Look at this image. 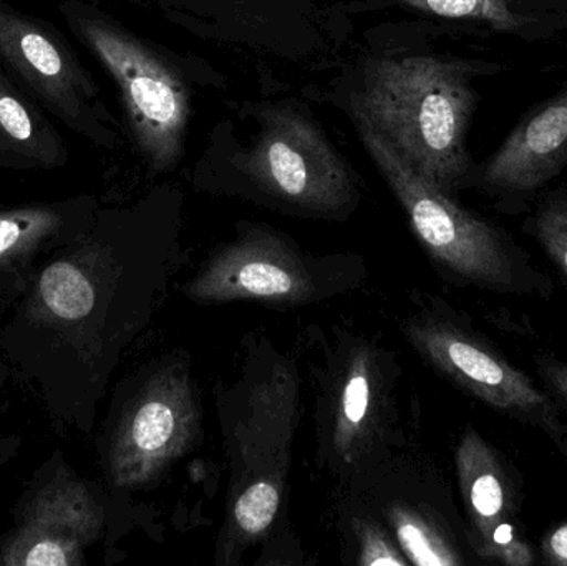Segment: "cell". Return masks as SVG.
<instances>
[{
	"instance_id": "4",
	"label": "cell",
	"mask_w": 567,
	"mask_h": 566,
	"mask_svg": "<svg viewBox=\"0 0 567 566\" xmlns=\"http://www.w3.org/2000/svg\"><path fill=\"white\" fill-rule=\"evenodd\" d=\"M56 9L115 83L130 136L150 175L172 172L182 162L192 115L185 80L152 43L96 3L60 0Z\"/></svg>"
},
{
	"instance_id": "12",
	"label": "cell",
	"mask_w": 567,
	"mask_h": 566,
	"mask_svg": "<svg viewBox=\"0 0 567 566\" xmlns=\"http://www.w3.org/2000/svg\"><path fill=\"white\" fill-rule=\"evenodd\" d=\"M567 166V76L526 110L492 156L476 168L475 185L496 212L525 215Z\"/></svg>"
},
{
	"instance_id": "7",
	"label": "cell",
	"mask_w": 567,
	"mask_h": 566,
	"mask_svg": "<svg viewBox=\"0 0 567 566\" xmlns=\"http://www.w3.org/2000/svg\"><path fill=\"white\" fill-rule=\"evenodd\" d=\"M402 331L440 378L496 414L538 429L561 452V414L551 395L513 364L466 312L429 298L403 322Z\"/></svg>"
},
{
	"instance_id": "5",
	"label": "cell",
	"mask_w": 567,
	"mask_h": 566,
	"mask_svg": "<svg viewBox=\"0 0 567 566\" xmlns=\"http://www.w3.org/2000/svg\"><path fill=\"white\" fill-rule=\"evenodd\" d=\"M365 276L360 256L310 255L278 229L241 223L238 235L208 256L182 292L198 305L296 308L352 291Z\"/></svg>"
},
{
	"instance_id": "20",
	"label": "cell",
	"mask_w": 567,
	"mask_h": 566,
	"mask_svg": "<svg viewBox=\"0 0 567 566\" xmlns=\"http://www.w3.org/2000/svg\"><path fill=\"white\" fill-rule=\"evenodd\" d=\"M350 534L355 544V560L359 566H409L405 555L393 541L390 532L372 515L357 512L350 517Z\"/></svg>"
},
{
	"instance_id": "3",
	"label": "cell",
	"mask_w": 567,
	"mask_h": 566,
	"mask_svg": "<svg viewBox=\"0 0 567 566\" xmlns=\"http://www.w3.org/2000/svg\"><path fill=\"white\" fill-rule=\"evenodd\" d=\"M353 125L373 165L382 173L410 228L442 278L458 288L509 298L551 299V276L536 266L525 246L499 223L465 208L420 175L352 103Z\"/></svg>"
},
{
	"instance_id": "8",
	"label": "cell",
	"mask_w": 567,
	"mask_h": 566,
	"mask_svg": "<svg viewBox=\"0 0 567 566\" xmlns=\"http://www.w3.org/2000/svg\"><path fill=\"white\" fill-rule=\"evenodd\" d=\"M231 162L261 198L293 215L343 219L360 202L352 166L322 128L292 106L262 110L258 136Z\"/></svg>"
},
{
	"instance_id": "2",
	"label": "cell",
	"mask_w": 567,
	"mask_h": 566,
	"mask_svg": "<svg viewBox=\"0 0 567 566\" xmlns=\"http://www.w3.org/2000/svg\"><path fill=\"white\" fill-rule=\"evenodd\" d=\"M502 63L435 55L375 59L367 65L355 105L433 186L456 198L475 185L468 133L478 109V76L498 75Z\"/></svg>"
},
{
	"instance_id": "13",
	"label": "cell",
	"mask_w": 567,
	"mask_h": 566,
	"mask_svg": "<svg viewBox=\"0 0 567 566\" xmlns=\"http://www.w3.org/2000/svg\"><path fill=\"white\" fill-rule=\"evenodd\" d=\"M350 484L363 485V501L375 505L372 517L390 532L410 565L463 566L472 562L465 521L456 514L452 495H443L446 488L430 495L423 487H392L377 467Z\"/></svg>"
},
{
	"instance_id": "22",
	"label": "cell",
	"mask_w": 567,
	"mask_h": 566,
	"mask_svg": "<svg viewBox=\"0 0 567 566\" xmlns=\"http://www.w3.org/2000/svg\"><path fill=\"white\" fill-rule=\"evenodd\" d=\"M539 557L549 566H567V521L549 528L539 541Z\"/></svg>"
},
{
	"instance_id": "10",
	"label": "cell",
	"mask_w": 567,
	"mask_h": 566,
	"mask_svg": "<svg viewBox=\"0 0 567 566\" xmlns=\"http://www.w3.org/2000/svg\"><path fill=\"white\" fill-rule=\"evenodd\" d=\"M202 404L186 358L172 356L150 372L120 418L109 474L120 488H140L188 454L202 431Z\"/></svg>"
},
{
	"instance_id": "16",
	"label": "cell",
	"mask_w": 567,
	"mask_h": 566,
	"mask_svg": "<svg viewBox=\"0 0 567 566\" xmlns=\"http://www.w3.org/2000/svg\"><path fill=\"white\" fill-rule=\"evenodd\" d=\"M426 16L468 23L526 43L567 32V0H395Z\"/></svg>"
},
{
	"instance_id": "11",
	"label": "cell",
	"mask_w": 567,
	"mask_h": 566,
	"mask_svg": "<svg viewBox=\"0 0 567 566\" xmlns=\"http://www.w3.org/2000/svg\"><path fill=\"white\" fill-rule=\"evenodd\" d=\"M466 537L478 560L532 566L536 550L523 524V477L505 452L466 424L455 447Z\"/></svg>"
},
{
	"instance_id": "1",
	"label": "cell",
	"mask_w": 567,
	"mask_h": 566,
	"mask_svg": "<svg viewBox=\"0 0 567 566\" xmlns=\"http://www.w3.org/2000/svg\"><path fill=\"white\" fill-rule=\"evenodd\" d=\"M299 384L292 362L261 339L246 354L236 384L219 394L229 494L218 565H235L281 512L299 421Z\"/></svg>"
},
{
	"instance_id": "21",
	"label": "cell",
	"mask_w": 567,
	"mask_h": 566,
	"mask_svg": "<svg viewBox=\"0 0 567 566\" xmlns=\"http://www.w3.org/2000/svg\"><path fill=\"white\" fill-rule=\"evenodd\" d=\"M533 362H535L538 381L551 395L553 401L558 405L559 414H561V454L567 459V361L553 352L542 351L533 356Z\"/></svg>"
},
{
	"instance_id": "14",
	"label": "cell",
	"mask_w": 567,
	"mask_h": 566,
	"mask_svg": "<svg viewBox=\"0 0 567 566\" xmlns=\"http://www.w3.org/2000/svg\"><path fill=\"white\" fill-rule=\"evenodd\" d=\"M103 511L89 487L59 475L40 492L22 524L0 552L9 566H75L102 534Z\"/></svg>"
},
{
	"instance_id": "15",
	"label": "cell",
	"mask_w": 567,
	"mask_h": 566,
	"mask_svg": "<svg viewBox=\"0 0 567 566\" xmlns=\"http://www.w3.org/2000/svg\"><path fill=\"white\" fill-rule=\"evenodd\" d=\"M69 162V145L52 116L0 65V168L53 172Z\"/></svg>"
},
{
	"instance_id": "9",
	"label": "cell",
	"mask_w": 567,
	"mask_h": 566,
	"mask_svg": "<svg viewBox=\"0 0 567 566\" xmlns=\"http://www.w3.org/2000/svg\"><path fill=\"white\" fill-rule=\"evenodd\" d=\"M0 65L50 116L100 148L120 143L99 83L45 19L0 0Z\"/></svg>"
},
{
	"instance_id": "17",
	"label": "cell",
	"mask_w": 567,
	"mask_h": 566,
	"mask_svg": "<svg viewBox=\"0 0 567 566\" xmlns=\"http://www.w3.org/2000/svg\"><path fill=\"white\" fill-rule=\"evenodd\" d=\"M40 305L53 321L79 322L89 318L99 299L96 279L73 261H56L40 276Z\"/></svg>"
},
{
	"instance_id": "19",
	"label": "cell",
	"mask_w": 567,
	"mask_h": 566,
	"mask_svg": "<svg viewBox=\"0 0 567 566\" xmlns=\"http://www.w3.org/2000/svg\"><path fill=\"white\" fill-rule=\"evenodd\" d=\"M523 231L539 246L567 288V185L542 193L526 213Z\"/></svg>"
},
{
	"instance_id": "6",
	"label": "cell",
	"mask_w": 567,
	"mask_h": 566,
	"mask_svg": "<svg viewBox=\"0 0 567 566\" xmlns=\"http://www.w3.org/2000/svg\"><path fill=\"white\" fill-rule=\"evenodd\" d=\"M392 352L346 335L330 349L317 381L319 461L353 482L393 457L396 379Z\"/></svg>"
},
{
	"instance_id": "18",
	"label": "cell",
	"mask_w": 567,
	"mask_h": 566,
	"mask_svg": "<svg viewBox=\"0 0 567 566\" xmlns=\"http://www.w3.org/2000/svg\"><path fill=\"white\" fill-rule=\"evenodd\" d=\"M72 216V205H29L0 212V265L35 251L55 238Z\"/></svg>"
}]
</instances>
